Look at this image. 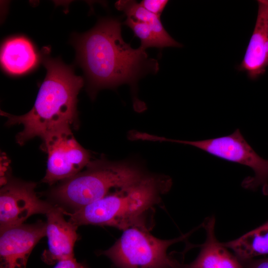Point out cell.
<instances>
[{"label":"cell","mask_w":268,"mask_h":268,"mask_svg":"<svg viewBox=\"0 0 268 268\" xmlns=\"http://www.w3.org/2000/svg\"><path fill=\"white\" fill-rule=\"evenodd\" d=\"M124 24L130 28L141 42L140 46L146 50L149 47L163 48L162 46L151 27L146 23L127 17Z\"/></svg>","instance_id":"2e32d148"},{"label":"cell","mask_w":268,"mask_h":268,"mask_svg":"<svg viewBox=\"0 0 268 268\" xmlns=\"http://www.w3.org/2000/svg\"><path fill=\"white\" fill-rule=\"evenodd\" d=\"M64 210L61 206L53 205L46 214L48 248L43 252L42 259L49 265L74 258V245L78 238V226L66 220Z\"/></svg>","instance_id":"30bf717a"},{"label":"cell","mask_w":268,"mask_h":268,"mask_svg":"<svg viewBox=\"0 0 268 268\" xmlns=\"http://www.w3.org/2000/svg\"><path fill=\"white\" fill-rule=\"evenodd\" d=\"M161 141L190 145L219 158L247 166L254 171L255 175L245 178L242 183V187L254 190L261 186L263 194L268 195V160L255 152L239 129L228 135L202 140L188 141L162 137Z\"/></svg>","instance_id":"8992f818"},{"label":"cell","mask_w":268,"mask_h":268,"mask_svg":"<svg viewBox=\"0 0 268 268\" xmlns=\"http://www.w3.org/2000/svg\"><path fill=\"white\" fill-rule=\"evenodd\" d=\"M38 57L32 43L23 37H14L6 41L1 49L0 63L8 73L23 74L37 64Z\"/></svg>","instance_id":"4fadbf2b"},{"label":"cell","mask_w":268,"mask_h":268,"mask_svg":"<svg viewBox=\"0 0 268 268\" xmlns=\"http://www.w3.org/2000/svg\"><path fill=\"white\" fill-rule=\"evenodd\" d=\"M173 268H187L186 265H183L179 262Z\"/></svg>","instance_id":"ffe728a7"},{"label":"cell","mask_w":268,"mask_h":268,"mask_svg":"<svg viewBox=\"0 0 268 268\" xmlns=\"http://www.w3.org/2000/svg\"><path fill=\"white\" fill-rule=\"evenodd\" d=\"M172 186L165 175L148 174L140 181L118 189L102 199L65 214L77 226H109L125 230L137 227L150 231L155 206Z\"/></svg>","instance_id":"3957f363"},{"label":"cell","mask_w":268,"mask_h":268,"mask_svg":"<svg viewBox=\"0 0 268 268\" xmlns=\"http://www.w3.org/2000/svg\"><path fill=\"white\" fill-rule=\"evenodd\" d=\"M244 268H268V258L242 262Z\"/></svg>","instance_id":"ac0fdd59"},{"label":"cell","mask_w":268,"mask_h":268,"mask_svg":"<svg viewBox=\"0 0 268 268\" xmlns=\"http://www.w3.org/2000/svg\"><path fill=\"white\" fill-rule=\"evenodd\" d=\"M214 216L205 219L202 226L206 232V239L201 251L187 268H244L242 262L231 253L215 235Z\"/></svg>","instance_id":"7c38bea8"},{"label":"cell","mask_w":268,"mask_h":268,"mask_svg":"<svg viewBox=\"0 0 268 268\" xmlns=\"http://www.w3.org/2000/svg\"><path fill=\"white\" fill-rule=\"evenodd\" d=\"M222 243L241 262L268 254V221L235 240Z\"/></svg>","instance_id":"5bb4252c"},{"label":"cell","mask_w":268,"mask_h":268,"mask_svg":"<svg viewBox=\"0 0 268 268\" xmlns=\"http://www.w3.org/2000/svg\"><path fill=\"white\" fill-rule=\"evenodd\" d=\"M41 138L47 153L46 174L42 182L52 185L77 174L90 162V154L77 141L71 128L65 126L47 133Z\"/></svg>","instance_id":"52a82bcc"},{"label":"cell","mask_w":268,"mask_h":268,"mask_svg":"<svg viewBox=\"0 0 268 268\" xmlns=\"http://www.w3.org/2000/svg\"><path fill=\"white\" fill-rule=\"evenodd\" d=\"M54 268H88L85 265L77 262L73 258L58 262Z\"/></svg>","instance_id":"d6986e66"},{"label":"cell","mask_w":268,"mask_h":268,"mask_svg":"<svg viewBox=\"0 0 268 268\" xmlns=\"http://www.w3.org/2000/svg\"><path fill=\"white\" fill-rule=\"evenodd\" d=\"M168 2L167 0H143L139 3L150 12L160 17Z\"/></svg>","instance_id":"e0dca14e"},{"label":"cell","mask_w":268,"mask_h":268,"mask_svg":"<svg viewBox=\"0 0 268 268\" xmlns=\"http://www.w3.org/2000/svg\"><path fill=\"white\" fill-rule=\"evenodd\" d=\"M45 236L46 223L42 221L0 230V268H26L32 250Z\"/></svg>","instance_id":"9c48e42d"},{"label":"cell","mask_w":268,"mask_h":268,"mask_svg":"<svg viewBox=\"0 0 268 268\" xmlns=\"http://www.w3.org/2000/svg\"><path fill=\"white\" fill-rule=\"evenodd\" d=\"M36 184L10 179L0 189V230L23 224L35 214H45L53 205L40 200L35 191Z\"/></svg>","instance_id":"ba28073f"},{"label":"cell","mask_w":268,"mask_h":268,"mask_svg":"<svg viewBox=\"0 0 268 268\" xmlns=\"http://www.w3.org/2000/svg\"><path fill=\"white\" fill-rule=\"evenodd\" d=\"M255 26L239 69L255 79L268 67V0L258 1Z\"/></svg>","instance_id":"8fae6325"},{"label":"cell","mask_w":268,"mask_h":268,"mask_svg":"<svg viewBox=\"0 0 268 268\" xmlns=\"http://www.w3.org/2000/svg\"><path fill=\"white\" fill-rule=\"evenodd\" d=\"M123 231L112 246L101 253L118 268H173L178 262L167 255L168 248L190 235L163 240L137 227Z\"/></svg>","instance_id":"5b68a950"},{"label":"cell","mask_w":268,"mask_h":268,"mask_svg":"<svg viewBox=\"0 0 268 268\" xmlns=\"http://www.w3.org/2000/svg\"><path fill=\"white\" fill-rule=\"evenodd\" d=\"M121 24L117 18H101L92 29L72 38L76 63L83 70L92 99L100 89L125 83L134 92L139 78L159 70L158 61L145 49H133L124 41Z\"/></svg>","instance_id":"6da1fadb"},{"label":"cell","mask_w":268,"mask_h":268,"mask_svg":"<svg viewBox=\"0 0 268 268\" xmlns=\"http://www.w3.org/2000/svg\"><path fill=\"white\" fill-rule=\"evenodd\" d=\"M49 51L46 47L41 52L47 72L33 108L21 116L0 111L7 119V126H23V130L16 136V141L20 145L36 136L41 138L57 128L77 126V95L84 79L60 59L49 57Z\"/></svg>","instance_id":"7a4b0ae2"},{"label":"cell","mask_w":268,"mask_h":268,"mask_svg":"<svg viewBox=\"0 0 268 268\" xmlns=\"http://www.w3.org/2000/svg\"><path fill=\"white\" fill-rule=\"evenodd\" d=\"M115 6L118 10L123 11L127 17L147 24L160 41L163 48L182 46L165 29L160 17L148 11L139 3L135 0H120L116 2Z\"/></svg>","instance_id":"9a60e30c"},{"label":"cell","mask_w":268,"mask_h":268,"mask_svg":"<svg viewBox=\"0 0 268 268\" xmlns=\"http://www.w3.org/2000/svg\"><path fill=\"white\" fill-rule=\"evenodd\" d=\"M148 174L133 162H113L101 158L90 161L85 170L63 181L50 195L74 211L102 199L113 189L140 181Z\"/></svg>","instance_id":"277c9868"}]
</instances>
